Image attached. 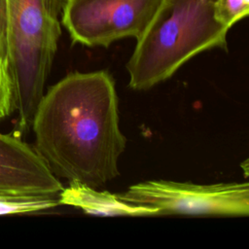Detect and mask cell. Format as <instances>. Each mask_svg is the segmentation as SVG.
Listing matches in <instances>:
<instances>
[{"instance_id":"cell-8","label":"cell","mask_w":249,"mask_h":249,"mask_svg":"<svg viewBox=\"0 0 249 249\" xmlns=\"http://www.w3.org/2000/svg\"><path fill=\"white\" fill-rule=\"evenodd\" d=\"M58 205V196L0 195V215L35 213Z\"/></svg>"},{"instance_id":"cell-3","label":"cell","mask_w":249,"mask_h":249,"mask_svg":"<svg viewBox=\"0 0 249 249\" xmlns=\"http://www.w3.org/2000/svg\"><path fill=\"white\" fill-rule=\"evenodd\" d=\"M8 67L17 114L15 133L29 132L61 35L63 0H5Z\"/></svg>"},{"instance_id":"cell-4","label":"cell","mask_w":249,"mask_h":249,"mask_svg":"<svg viewBox=\"0 0 249 249\" xmlns=\"http://www.w3.org/2000/svg\"><path fill=\"white\" fill-rule=\"evenodd\" d=\"M122 200L151 207L161 215L248 216V182L209 185L168 180H148L133 184L122 194Z\"/></svg>"},{"instance_id":"cell-5","label":"cell","mask_w":249,"mask_h":249,"mask_svg":"<svg viewBox=\"0 0 249 249\" xmlns=\"http://www.w3.org/2000/svg\"><path fill=\"white\" fill-rule=\"evenodd\" d=\"M160 0H63L60 23L73 43L109 47L113 42L138 39Z\"/></svg>"},{"instance_id":"cell-10","label":"cell","mask_w":249,"mask_h":249,"mask_svg":"<svg viewBox=\"0 0 249 249\" xmlns=\"http://www.w3.org/2000/svg\"><path fill=\"white\" fill-rule=\"evenodd\" d=\"M14 112V91L8 59L0 57V121Z\"/></svg>"},{"instance_id":"cell-11","label":"cell","mask_w":249,"mask_h":249,"mask_svg":"<svg viewBox=\"0 0 249 249\" xmlns=\"http://www.w3.org/2000/svg\"><path fill=\"white\" fill-rule=\"evenodd\" d=\"M8 53V18L5 0H0V57L7 58Z\"/></svg>"},{"instance_id":"cell-9","label":"cell","mask_w":249,"mask_h":249,"mask_svg":"<svg viewBox=\"0 0 249 249\" xmlns=\"http://www.w3.org/2000/svg\"><path fill=\"white\" fill-rule=\"evenodd\" d=\"M249 13V0H216L214 15L216 19L229 29Z\"/></svg>"},{"instance_id":"cell-2","label":"cell","mask_w":249,"mask_h":249,"mask_svg":"<svg viewBox=\"0 0 249 249\" xmlns=\"http://www.w3.org/2000/svg\"><path fill=\"white\" fill-rule=\"evenodd\" d=\"M216 0H160L126 62L128 87L147 90L211 49L227 51L229 28L214 15Z\"/></svg>"},{"instance_id":"cell-1","label":"cell","mask_w":249,"mask_h":249,"mask_svg":"<svg viewBox=\"0 0 249 249\" xmlns=\"http://www.w3.org/2000/svg\"><path fill=\"white\" fill-rule=\"evenodd\" d=\"M34 149L57 178L99 188L120 175L126 147L113 77L72 72L44 92L33 116Z\"/></svg>"},{"instance_id":"cell-7","label":"cell","mask_w":249,"mask_h":249,"mask_svg":"<svg viewBox=\"0 0 249 249\" xmlns=\"http://www.w3.org/2000/svg\"><path fill=\"white\" fill-rule=\"evenodd\" d=\"M59 204L80 208L84 213L95 216H158L156 209L131 204L119 198L117 194L99 191L86 184L70 181L58 194Z\"/></svg>"},{"instance_id":"cell-6","label":"cell","mask_w":249,"mask_h":249,"mask_svg":"<svg viewBox=\"0 0 249 249\" xmlns=\"http://www.w3.org/2000/svg\"><path fill=\"white\" fill-rule=\"evenodd\" d=\"M62 189L33 146L0 132V195L58 196Z\"/></svg>"}]
</instances>
